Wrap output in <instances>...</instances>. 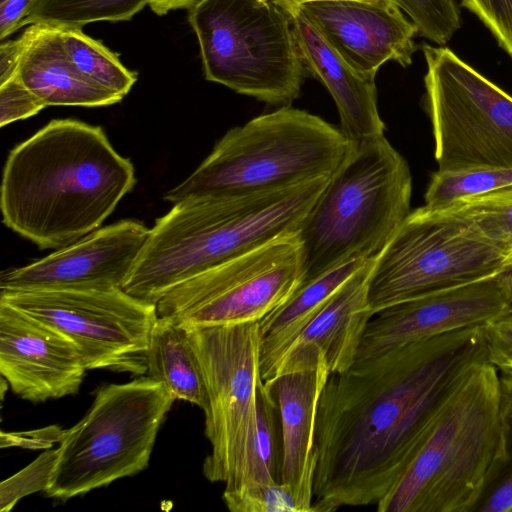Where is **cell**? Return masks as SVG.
Returning <instances> with one entry per match:
<instances>
[{
  "label": "cell",
  "mask_w": 512,
  "mask_h": 512,
  "mask_svg": "<svg viewBox=\"0 0 512 512\" xmlns=\"http://www.w3.org/2000/svg\"><path fill=\"white\" fill-rule=\"evenodd\" d=\"M483 346L482 326L468 327L330 373L318 404L312 512L382 500L408 466L437 398Z\"/></svg>",
  "instance_id": "cell-1"
},
{
  "label": "cell",
  "mask_w": 512,
  "mask_h": 512,
  "mask_svg": "<svg viewBox=\"0 0 512 512\" xmlns=\"http://www.w3.org/2000/svg\"><path fill=\"white\" fill-rule=\"evenodd\" d=\"M136 182L100 126L54 119L8 154L3 223L39 249H60L100 228Z\"/></svg>",
  "instance_id": "cell-2"
},
{
  "label": "cell",
  "mask_w": 512,
  "mask_h": 512,
  "mask_svg": "<svg viewBox=\"0 0 512 512\" xmlns=\"http://www.w3.org/2000/svg\"><path fill=\"white\" fill-rule=\"evenodd\" d=\"M511 422L499 371L485 345L430 410L400 479L379 512H469L509 459Z\"/></svg>",
  "instance_id": "cell-3"
},
{
  "label": "cell",
  "mask_w": 512,
  "mask_h": 512,
  "mask_svg": "<svg viewBox=\"0 0 512 512\" xmlns=\"http://www.w3.org/2000/svg\"><path fill=\"white\" fill-rule=\"evenodd\" d=\"M330 176L285 188L182 200L155 221L122 289L157 304L178 284L297 234Z\"/></svg>",
  "instance_id": "cell-4"
},
{
  "label": "cell",
  "mask_w": 512,
  "mask_h": 512,
  "mask_svg": "<svg viewBox=\"0 0 512 512\" xmlns=\"http://www.w3.org/2000/svg\"><path fill=\"white\" fill-rule=\"evenodd\" d=\"M411 195L409 165L384 135L353 143L297 233L301 283L378 254L410 214Z\"/></svg>",
  "instance_id": "cell-5"
},
{
  "label": "cell",
  "mask_w": 512,
  "mask_h": 512,
  "mask_svg": "<svg viewBox=\"0 0 512 512\" xmlns=\"http://www.w3.org/2000/svg\"><path fill=\"white\" fill-rule=\"evenodd\" d=\"M352 144L340 128L319 116L279 107L227 131L164 199L174 205L193 197L252 194L331 176Z\"/></svg>",
  "instance_id": "cell-6"
},
{
  "label": "cell",
  "mask_w": 512,
  "mask_h": 512,
  "mask_svg": "<svg viewBox=\"0 0 512 512\" xmlns=\"http://www.w3.org/2000/svg\"><path fill=\"white\" fill-rule=\"evenodd\" d=\"M205 78L291 106L307 76L292 16L273 0H199L189 9Z\"/></svg>",
  "instance_id": "cell-7"
},
{
  "label": "cell",
  "mask_w": 512,
  "mask_h": 512,
  "mask_svg": "<svg viewBox=\"0 0 512 512\" xmlns=\"http://www.w3.org/2000/svg\"><path fill=\"white\" fill-rule=\"evenodd\" d=\"M175 400L150 376L99 387L88 412L63 432L46 495L65 501L146 469Z\"/></svg>",
  "instance_id": "cell-8"
},
{
  "label": "cell",
  "mask_w": 512,
  "mask_h": 512,
  "mask_svg": "<svg viewBox=\"0 0 512 512\" xmlns=\"http://www.w3.org/2000/svg\"><path fill=\"white\" fill-rule=\"evenodd\" d=\"M510 264L466 219L423 206L374 256L369 307L374 315L412 297L490 277Z\"/></svg>",
  "instance_id": "cell-9"
},
{
  "label": "cell",
  "mask_w": 512,
  "mask_h": 512,
  "mask_svg": "<svg viewBox=\"0 0 512 512\" xmlns=\"http://www.w3.org/2000/svg\"><path fill=\"white\" fill-rule=\"evenodd\" d=\"M422 51L438 170L512 167V97L449 48Z\"/></svg>",
  "instance_id": "cell-10"
},
{
  "label": "cell",
  "mask_w": 512,
  "mask_h": 512,
  "mask_svg": "<svg viewBox=\"0 0 512 512\" xmlns=\"http://www.w3.org/2000/svg\"><path fill=\"white\" fill-rule=\"evenodd\" d=\"M184 327L208 397L205 435L211 451L202 471L210 482L223 483L224 492L233 491L240 484L256 426L257 390L262 381L259 322Z\"/></svg>",
  "instance_id": "cell-11"
},
{
  "label": "cell",
  "mask_w": 512,
  "mask_h": 512,
  "mask_svg": "<svg viewBox=\"0 0 512 512\" xmlns=\"http://www.w3.org/2000/svg\"><path fill=\"white\" fill-rule=\"evenodd\" d=\"M0 301L66 335L87 370L147 374L155 304L122 288L0 291Z\"/></svg>",
  "instance_id": "cell-12"
},
{
  "label": "cell",
  "mask_w": 512,
  "mask_h": 512,
  "mask_svg": "<svg viewBox=\"0 0 512 512\" xmlns=\"http://www.w3.org/2000/svg\"><path fill=\"white\" fill-rule=\"evenodd\" d=\"M301 280V246L292 234L178 284L157 302V314L184 326L259 322Z\"/></svg>",
  "instance_id": "cell-13"
},
{
  "label": "cell",
  "mask_w": 512,
  "mask_h": 512,
  "mask_svg": "<svg viewBox=\"0 0 512 512\" xmlns=\"http://www.w3.org/2000/svg\"><path fill=\"white\" fill-rule=\"evenodd\" d=\"M505 270L474 282L412 297L377 312L366 326L356 360L482 326L509 313L512 303L505 290Z\"/></svg>",
  "instance_id": "cell-14"
},
{
  "label": "cell",
  "mask_w": 512,
  "mask_h": 512,
  "mask_svg": "<svg viewBox=\"0 0 512 512\" xmlns=\"http://www.w3.org/2000/svg\"><path fill=\"white\" fill-rule=\"evenodd\" d=\"M149 229L128 219L100 227L33 263L4 270L0 291L122 288Z\"/></svg>",
  "instance_id": "cell-15"
},
{
  "label": "cell",
  "mask_w": 512,
  "mask_h": 512,
  "mask_svg": "<svg viewBox=\"0 0 512 512\" xmlns=\"http://www.w3.org/2000/svg\"><path fill=\"white\" fill-rule=\"evenodd\" d=\"M86 371L66 335L0 301V372L16 395L38 403L76 394Z\"/></svg>",
  "instance_id": "cell-16"
},
{
  "label": "cell",
  "mask_w": 512,
  "mask_h": 512,
  "mask_svg": "<svg viewBox=\"0 0 512 512\" xmlns=\"http://www.w3.org/2000/svg\"><path fill=\"white\" fill-rule=\"evenodd\" d=\"M301 12L355 69L376 74L388 61L402 67L417 50L416 25L392 0H328L303 5Z\"/></svg>",
  "instance_id": "cell-17"
},
{
  "label": "cell",
  "mask_w": 512,
  "mask_h": 512,
  "mask_svg": "<svg viewBox=\"0 0 512 512\" xmlns=\"http://www.w3.org/2000/svg\"><path fill=\"white\" fill-rule=\"evenodd\" d=\"M373 259L374 256L330 297L297 336L282 355L270 381L283 373L314 368L322 361L330 373L344 372L353 365L373 316L368 303Z\"/></svg>",
  "instance_id": "cell-18"
},
{
  "label": "cell",
  "mask_w": 512,
  "mask_h": 512,
  "mask_svg": "<svg viewBox=\"0 0 512 512\" xmlns=\"http://www.w3.org/2000/svg\"><path fill=\"white\" fill-rule=\"evenodd\" d=\"M329 374L322 361L314 368L283 373L265 383L273 393L280 418V481L293 489L303 512H312L316 420Z\"/></svg>",
  "instance_id": "cell-19"
},
{
  "label": "cell",
  "mask_w": 512,
  "mask_h": 512,
  "mask_svg": "<svg viewBox=\"0 0 512 512\" xmlns=\"http://www.w3.org/2000/svg\"><path fill=\"white\" fill-rule=\"evenodd\" d=\"M291 16L306 73L330 93L341 132L353 143L383 136L385 123L377 105L376 74L348 64L300 9Z\"/></svg>",
  "instance_id": "cell-20"
},
{
  "label": "cell",
  "mask_w": 512,
  "mask_h": 512,
  "mask_svg": "<svg viewBox=\"0 0 512 512\" xmlns=\"http://www.w3.org/2000/svg\"><path fill=\"white\" fill-rule=\"evenodd\" d=\"M17 78L47 106L100 107L123 98L85 78L69 59L59 29L36 23L22 33Z\"/></svg>",
  "instance_id": "cell-21"
},
{
  "label": "cell",
  "mask_w": 512,
  "mask_h": 512,
  "mask_svg": "<svg viewBox=\"0 0 512 512\" xmlns=\"http://www.w3.org/2000/svg\"><path fill=\"white\" fill-rule=\"evenodd\" d=\"M370 258L347 261L301 283L280 306L259 321L260 371L264 383L271 380L282 355L330 297Z\"/></svg>",
  "instance_id": "cell-22"
},
{
  "label": "cell",
  "mask_w": 512,
  "mask_h": 512,
  "mask_svg": "<svg viewBox=\"0 0 512 512\" xmlns=\"http://www.w3.org/2000/svg\"><path fill=\"white\" fill-rule=\"evenodd\" d=\"M147 375L164 384L175 399L206 411L203 372L183 325L157 317L150 335Z\"/></svg>",
  "instance_id": "cell-23"
},
{
  "label": "cell",
  "mask_w": 512,
  "mask_h": 512,
  "mask_svg": "<svg viewBox=\"0 0 512 512\" xmlns=\"http://www.w3.org/2000/svg\"><path fill=\"white\" fill-rule=\"evenodd\" d=\"M64 49L75 68L89 81L124 98L137 80L118 55L82 28L57 26Z\"/></svg>",
  "instance_id": "cell-24"
},
{
  "label": "cell",
  "mask_w": 512,
  "mask_h": 512,
  "mask_svg": "<svg viewBox=\"0 0 512 512\" xmlns=\"http://www.w3.org/2000/svg\"><path fill=\"white\" fill-rule=\"evenodd\" d=\"M280 466L281 426L278 406L270 387L262 380L257 390L256 426L237 489L249 482L280 481Z\"/></svg>",
  "instance_id": "cell-25"
},
{
  "label": "cell",
  "mask_w": 512,
  "mask_h": 512,
  "mask_svg": "<svg viewBox=\"0 0 512 512\" xmlns=\"http://www.w3.org/2000/svg\"><path fill=\"white\" fill-rule=\"evenodd\" d=\"M150 0H35L22 23L78 27L98 21H127Z\"/></svg>",
  "instance_id": "cell-26"
},
{
  "label": "cell",
  "mask_w": 512,
  "mask_h": 512,
  "mask_svg": "<svg viewBox=\"0 0 512 512\" xmlns=\"http://www.w3.org/2000/svg\"><path fill=\"white\" fill-rule=\"evenodd\" d=\"M437 209L466 219L512 263V191L461 198Z\"/></svg>",
  "instance_id": "cell-27"
},
{
  "label": "cell",
  "mask_w": 512,
  "mask_h": 512,
  "mask_svg": "<svg viewBox=\"0 0 512 512\" xmlns=\"http://www.w3.org/2000/svg\"><path fill=\"white\" fill-rule=\"evenodd\" d=\"M512 191V167L437 170L425 193V205L444 207L458 199Z\"/></svg>",
  "instance_id": "cell-28"
},
{
  "label": "cell",
  "mask_w": 512,
  "mask_h": 512,
  "mask_svg": "<svg viewBox=\"0 0 512 512\" xmlns=\"http://www.w3.org/2000/svg\"><path fill=\"white\" fill-rule=\"evenodd\" d=\"M222 499L232 512H303L293 489L281 481L249 482L223 492Z\"/></svg>",
  "instance_id": "cell-29"
},
{
  "label": "cell",
  "mask_w": 512,
  "mask_h": 512,
  "mask_svg": "<svg viewBox=\"0 0 512 512\" xmlns=\"http://www.w3.org/2000/svg\"><path fill=\"white\" fill-rule=\"evenodd\" d=\"M411 19L418 35L438 45L446 44L460 27L455 0H392Z\"/></svg>",
  "instance_id": "cell-30"
},
{
  "label": "cell",
  "mask_w": 512,
  "mask_h": 512,
  "mask_svg": "<svg viewBox=\"0 0 512 512\" xmlns=\"http://www.w3.org/2000/svg\"><path fill=\"white\" fill-rule=\"evenodd\" d=\"M57 448L46 449L28 466L1 482L0 511H10L23 497L44 491L49 485L57 458Z\"/></svg>",
  "instance_id": "cell-31"
},
{
  "label": "cell",
  "mask_w": 512,
  "mask_h": 512,
  "mask_svg": "<svg viewBox=\"0 0 512 512\" xmlns=\"http://www.w3.org/2000/svg\"><path fill=\"white\" fill-rule=\"evenodd\" d=\"M512 59V0H461Z\"/></svg>",
  "instance_id": "cell-32"
},
{
  "label": "cell",
  "mask_w": 512,
  "mask_h": 512,
  "mask_svg": "<svg viewBox=\"0 0 512 512\" xmlns=\"http://www.w3.org/2000/svg\"><path fill=\"white\" fill-rule=\"evenodd\" d=\"M46 106L16 77L0 85V126L36 115Z\"/></svg>",
  "instance_id": "cell-33"
},
{
  "label": "cell",
  "mask_w": 512,
  "mask_h": 512,
  "mask_svg": "<svg viewBox=\"0 0 512 512\" xmlns=\"http://www.w3.org/2000/svg\"><path fill=\"white\" fill-rule=\"evenodd\" d=\"M486 357L501 373H512V311L482 325Z\"/></svg>",
  "instance_id": "cell-34"
},
{
  "label": "cell",
  "mask_w": 512,
  "mask_h": 512,
  "mask_svg": "<svg viewBox=\"0 0 512 512\" xmlns=\"http://www.w3.org/2000/svg\"><path fill=\"white\" fill-rule=\"evenodd\" d=\"M35 0H0V40L17 31Z\"/></svg>",
  "instance_id": "cell-35"
},
{
  "label": "cell",
  "mask_w": 512,
  "mask_h": 512,
  "mask_svg": "<svg viewBox=\"0 0 512 512\" xmlns=\"http://www.w3.org/2000/svg\"><path fill=\"white\" fill-rule=\"evenodd\" d=\"M23 50V38L2 40L0 45V85L16 77Z\"/></svg>",
  "instance_id": "cell-36"
},
{
  "label": "cell",
  "mask_w": 512,
  "mask_h": 512,
  "mask_svg": "<svg viewBox=\"0 0 512 512\" xmlns=\"http://www.w3.org/2000/svg\"><path fill=\"white\" fill-rule=\"evenodd\" d=\"M482 512H512V473L480 508Z\"/></svg>",
  "instance_id": "cell-37"
},
{
  "label": "cell",
  "mask_w": 512,
  "mask_h": 512,
  "mask_svg": "<svg viewBox=\"0 0 512 512\" xmlns=\"http://www.w3.org/2000/svg\"><path fill=\"white\" fill-rule=\"evenodd\" d=\"M199 0H150L149 7L157 15H165L172 10L190 9Z\"/></svg>",
  "instance_id": "cell-38"
},
{
  "label": "cell",
  "mask_w": 512,
  "mask_h": 512,
  "mask_svg": "<svg viewBox=\"0 0 512 512\" xmlns=\"http://www.w3.org/2000/svg\"><path fill=\"white\" fill-rule=\"evenodd\" d=\"M501 383L504 394L505 408L509 420H512V373H501Z\"/></svg>",
  "instance_id": "cell-39"
},
{
  "label": "cell",
  "mask_w": 512,
  "mask_h": 512,
  "mask_svg": "<svg viewBox=\"0 0 512 512\" xmlns=\"http://www.w3.org/2000/svg\"><path fill=\"white\" fill-rule=\"evenodd\" d=\"M280 7L285 9L290 14L298 9H300L303 5L318 2V1H328V0H273Z\"/></svg>",
  "instance_id": "cell-40"
},
{
  "label": "cell",
  "mask_w": 512,
  "mask_h": 512,
  "mask_svg": "<svg viewBox=\"0 0 512 512\" xmlns=\"http://www.w3.org/2000/svg\"><path fill=\"white\" fill-rule=\"evenodd\" d=\"M504 285L507 297L512 303V264L504 271Z\"/></svg>",
  "instance_id": "cell-41"
}]
</instances>
